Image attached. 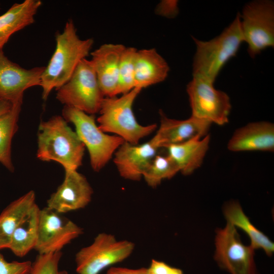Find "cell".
Listing matches in <instances>:
<instances>
[{"label":"cell","instance_id":"cell-1","mask_svg":"<svg viewBox=\"0 0 274 274\" xmlns=\"http://www.w3.org/2000/svg\"><path fill=\"white\" fill-rule=\"evenodd\" d=\"M56 47L42 74V98L46 100L54 89L57 90L70 78L79 62L88 55L93 45L92 38L81 39L72 19L62 32L55 35Z\"/></svg>","mask_w":274,"mask_h":274},{"label":"cell","instance_id":"cell-2","mask_svg":"<svg viewBox=\"0 0 274 274\" xmlns=\"http://www.w3.org/2000/svg\"><path fill=\"white\" fill-rule=\"evenodd\" d=\"M85 148L62 116H54L40 123L37 153L40 160L57 162L65 172L77 170L82 164Z\"/></svg>","mask_w":274,"mask_h":274},{"label":"cell","instance_id":"cell-3","mask_svg":"<svg viewBox=\"0 0 274 274\" xmlns=\"http://www.w3.org/2000/svg\"><path fill=\"white\" fill-rule=\"evenodd\" d=\"M196 45L193 77L214 83L219 72L244 42L238 13L233 21L219 36L208 41L192 37Z\"/></svg>","mask_w":274,"mask_h":274},{"label":"cell","instance_id":"cell-4","mask_svg":"<svg viewBox=\"0 0 274 274\" xmlns=\"http://www.w3.org/2000/svg\"><path fill=\"white\" fill-rule=\"evenodd\" d=\"M142 90L135 87L120 97H105L97 118L100 129L105 133H114L133 145L139 144L141 139L151 134L157 125L140 124L132 110L133 102Z\"/></svg>","mask_w":274,"mask_h":274},{"label":"cell","instance_id":"cell-5","mask_svg":"<svg viewBox=\"0 0 274 274\" xmlns=\"http://www.w3.org/2000/svg\"><path fill=\"white\" fill-rule=\"evenodd\" d=\"M62 115L66 122L75 126L76 132L88 151L91 166L95 172L103 168L124 142L120 137L101 130L93 115L67 106H64Z\"/></svg>","mask_w":274,"mask_h":274},{"label":"cell","instance_id":"cell-6","mask_svg":"<svg viewBox=\"0 0 274 274\" xmlns=\"http://www.w3.org/2000/svg\"><path fill=\"white\" fill-rule=\"evenodd\" d=\"M57 90L56 98L67 106L94 115L105 97L90 60H82L69 80Z\"/></svg>","mask_w":274,"mask_h":274},{"label":"cell","instance_id":"cell-7","mask_svg":"<svg viewBox=\"0 0 274 274\" xmlns=\"http://www.w3.org/2000/svg\"><path fill=\"white\" fill-rule=\"evenodd\" d=\"M240 24L248 52L254 58L262 50L274 46V3L270 0L249 2L240 14Z\"/></svg>","mask_w":274,"mask_h":274},{"label":"cell","instance_id":"cell-8","mask_svg":"<svg viewBox=\"0 0 274 274\" xmlns=\"http://www.w3.org/2000/svg\"><path fill=\"white\" fill-rule=\"evenodd\" d=\"M134 249L131 242L119 241L113 234L100 233L92 244L76 253V272L78 274H99L105 268L127 258Z\"/></svg>","mask_w":274,"mask_h":274},{"label":"cell","instance_id":"cell-9","mask_svg":"<svg viewBox=\"0 0 274 274\" xmlns=\"http://www.w3.org/2000/svg\"><path fill=\"white\" fill-rule=\"evenodd\" d=\"M191 116L223 125L228 122L231 105L228 95L216 89L214 83L193 77L187 85Z\"/></svg>","mask_w":274,"mask_h":274},{"label":"cell","instance_id":"cell-10","mask_svg":"<svg viewBox=\"0 0 274 274\" xmlns=\"http://www.w3.org/2000/svg\"><path fill=\"white\" fill-rule=\"evenodd\" d=\"M214 258L218 265L230 274H257L254 249L244 245L235 227L227 222L218 229L215 236Z\"/></svg>","mask_w":274,"mask_h":274},{"label":"cell","instance_id":"cell-11","mask_svg":"<svg viewBox=\"0 0 274 274\" xmlns=\"http://www.w3.org/2000/svg\"><path fill=\"white\" fill-rule=\"evenodd\" d=\"M62 214L47 207L40 209L38 235L35 249L39 254L61 251L83 233V229Z\"/></svg>","mask_w":274,"mask_h":274},{"label":"cell","instance_id":"cell-12","mask_svg":"<svg viewBox=\"0 0 274 274\" xmlns=\"http://www.w3.org/2000/svg\"><path fill=\"white\" fill-rule=\"evenodd\" d=\"M45 66L25 69L12 62L0 49V98L13 104L22 103L24 91L40 86Z\"/></svg>","mask_w":274,"mask_h":274},{"label":"cell","instance_id":"cell-13","mask_svg":"<svg viewBox=\"0 0 274 274\" xmlns=\"http://www.w3.org/2000/svg\"><path fill=\"white\" fill-rule=\"evenodd\" d=\"M93 191L86 178L77 170L65 172L63 182L47 201V207L63 214L86 207Z\"/></svg>","mask_w":274,"mask_h":274},{"label":"cell","instance_id":"cell-14","mask_svg":"<svg viewBox=\"0 0 274 274\" xmlns=\"http://www.w3.org/2000/svg\"><path fill=\"white\" fill-rule=\"evenodd\" d=\"M160 126L155 135L150 140L155 147H168L183 143L195 137L208 135L211 123L195 117L176 120L167 117L160 110Z\"/></svg>","mask_w":274,"mask_h":274},{"label":"cell","instance_id":"cell-15","mask_svg":"<svg viewBox=\"0 0 274 274\" xmlns=\"http://www.w3.org/2000/svg\"><path fill=\"white\" fill-rule=\"evenodd\" d=\"M158 149L150 141L136 145L124 142L114 154L113 161L120 176L126 180L140 181Z\"/></svg>","mask_w":274,"mask_h":274},{"label":"cell","instance_id":"cell-16","mask_svg":"<svg viewBox=\"0 0 274 274\" xmlns=\"http://www.w3.org/2000/svg\"><path fill=\"white\" fill-rule=\"evenodd\" d=\"M125 48L121 44L107 43L90 53V61L105 97L115 96L118 69Z\"/></svg>","mask_w":274,"mask_h":274},{"label":"cell","instance_id":"cell-17","mask_svg":"<svg viewBox=\"0 0 274 274\" xmlns=\"http://www.w3.org/2000/svg\"><path fill=\"white\" fill-rule=\"evenodd\" d=\"M227 148L232 152H273V124L267 121H258L238 128L229 140Z\"/></svg>","mask_w":274,"mask_h":274},{"label":"cell","instance_id":"cell-18","mask_svg":"<svg viewBox=\"0 0 274 274\" xmlns=\"http://www.w3.org/2000/svg\"><path fill=\"white\" fill-rule=\"evenodd\" d=\"M169 67L154 48L138 50L135 62V87L142 89L167 78Z\"/></svg>","mask_w":274,"mask_h":274},{"label":"cell","instance_id":"cell-19","mask_svg":"<svg viewBox=\"0 0 274 274\" xmlns=\"http://www.w3.org/2000/svg\"><path fill=\"white\" fill-rule=\"evenodd\" d=\"M42 4L40 0H25L13 4L0 15V49L12 35L35 22V16Z\"/></svg>","mask_w":274,"mask_h":274},{"label":"cell","instance_id":"cell-20","mask_svg":"<svg viewBox=\"0 0 274 274\" xmlns=\"http://www.w3.org/2000/svg\"><path fill=\"white\" fill-rule=\"evenodd\" d=\"M209 134L195 137L183 143L171 145L166 149L169 155L177 164L180 172L189 175L199 167L208 150Z\"/></svg>","mask_w":274,"mask_h":274},{"label":"cell","instance_id":"cell-21","mask_svg":"<svg viewBox=\"0 0 274 274\" xmlns=\"http://www.w3.org/2000/svg\"><path fill=\"white\" fill-rule=\"evenodd\" d=\"M36 204L35 192L30 190L3 210L0 214V250L8 249L15 229Z\"/></svg>","mask_w":274,"mask_h":274},{"label":"cell","instance_id":"cell-22","mask_svg":"<svg viewBox=\"0 0 274 274\" xmlns=\"http://www.w3.org/2000/svg\"><path fill=\"white\" fill-rule=\"evenodd\" d=\"M223 214L227 222L244 230L249 236L250 246L255 250L261 249L266 255L270 256L274 251V244L251 222L244 213L239 202L231 201L223 207Z\"/></svg>","mask_w":274,"mask_h":274},{"label":"cell","instance_id":"cell-23","mask_svg":"<svg viewBox=\"0 0 274 274\" xmlns=\"http://www.w3.org/2000/svg\"><path fill=\"white\" fill-rule=\"evenodd\" d=\"M40 209L36 204L14 232L8 247L14 254L23 257L35 249L38 235Z\"/></svg>","mask_w":274,"mask_h":274},{"label":"cell","instance_id":"cell-24","mask_svg":"<svg viewBox=\"0 0 274 274\" xmlns=\"http://www.w3.org/2000/svg\"><path fill=\"white\" fill-rule=\"evenodd\" d=\"M22 104H14L11 111L0 118V162L11 172L14 171L11 158L12 141L18 129Z\"/></svg>","mask_w":274,"mask_h":274},{"label":"cell","instance_id":"cell-25","mask_svg":"<svg viewBox=\"0 0 274 274\" xmlns=\"http://www.w3.org/2000/svg\"><path fill=\"white\" fill-rule=\"evenodd\" d=\"M179 172L177 164L169 155H156L144 171L143 178L148 186L155 188L163 180L171 179Z\"/></svg>","mask_w":274,"mask_h":274},{"label":"cell","instance_id":"cell-26","mask_svg":"<svg viewBox=\"0 0 274 274\" xmlns=\"http://www.w3.org/2000/svg\"><path fill=\"white\" fill-rule=\"evenodd\" d=\"M138 50L125 47L120 59L115 96L125 94L135 88V62Z\"/></svg>","mask_w":274,"mask_h":274},{"label":"cell","instance_id":"cell-27","mask_svg":"<svg viewBox=\"0 0 274 274\" xmlns=\"http://www.w3.org/2000/svg\"><path fill=\"white\" fill-rule=\"evenodd\" d=\"M62 255L61 251L39 254L32 263L29 274H68L59 268Z\"/></svg>","mask_w":274,"mask_h":274},{"label":"cell","instance_id":"cell-28","mask_svg":"<svg viewBox=\"0 0 274 274\" xmlns=\"http://www.w3.org/2000/svg\"><path fill=\"white\" fill-rule=\"evenodd\" d=\"M30 261L8 262L0 253V274H29Z\"/></svg>","mask_w":274,"mask_h":274},{"label":"cell","instance_id":"cell-29","mask_svg":"<svg viewBox=\"0 0 274 274\" xmlns=\"http://www.w3.org/2000/svg\"><path fill=\"white\" fill-rule=\"evenodd\" d=\"M148 269V274H184L179 268L169 266L166 263L153 259Z\"/></svg>","mask_w":274,"mask_h":274},{"label":"cell","instance_id":"cell-30","mask_svg":"<svg viewBox=\"0 0 274 274\" xmlns=\"http://www.w3.org/2000/svg\"><path fill=\"white\" fill-rule=\"evenodd\" d=\"M177 1H162L156 7L157 15L168 18L176 17L179 12Z\"/></svg>","mask_w":274,"mask_h":274},{"label":"cell","instance_id":"cell-31","mask_svg":"<svg viewBox=\"0 0 274 274\" xmlns=\"http://www.w3.org/2000/svg\"><path fill=\"white\" fill-rule=\"evenodd\" d=\"M107 274H148L147 268L131 269L125 267H115L110 268Z\"/></svg>","mask_w":274,"mask_h":274},{"label":"cell","instance_id":"cell-32","mask_svg":"<svg viewBox=\"0 0 274 274\" xmlns=\"http://www.w3.org/2000/svg\"><path fill=\"white\" fill-rule=\"evenodd\" d=\"M13 105L9 101L0 98V118L11 111Z\"/></svg>","mask_w":274,"mask_h":274}]
</instances>
